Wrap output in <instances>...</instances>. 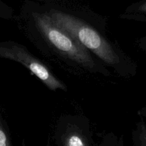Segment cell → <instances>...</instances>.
<instances>
[{
    "mask_svg": "<svg viewBox=\"0 0 146 146\" xmlns=\"http://www.w3.org/2000/svg\"><path fill=\"white\" fill-rule=\"evenodd\" d=\"M15 16L12 7L0 0V18L7 20H14Z\"/></svg>",
    "mask_w": 146,
    "mask_h": 146,
    "instance_id": "ba28073f",
    "label": "cell"
},
{
    "mask_svg": "<svg viewBox=\"0 0 146 146\" xmlns=\"http://www.w3.org/2000/svg\"><path fill=\"white\" fill-rule=\"evenodd\" d=\"M139 121L132 134L133 141L135 146H146V123L145 107H143L138 113Z\"/></svg>",
    "mask_w": 146,
    "mask_h": 146,
    "instance_id": "8992f818",
    "label": "cell"
},
{
    "mask_svg": "<svg viewBox=\"0 0 146 146\" xmlns=\"http://www.w3.org/2000/svg\"><path fill=\"white\" fill-rule=\"evenodd\" d=\"M14 20L28 41L60 68L74 75L113 76L98 58L56 25L36 0H25Z\"/></svg>",
    "mask_w": 146,
    "mask_h": 146,
    "instance_id": "6da1fadb",
    "label": "cell"
},
{
    "mask_svg": "<svg viewBox=\"0 0 146 146\" xmlns=\"http://www.w3.org/2000/svg\"><path fill=\"white\" fill-rule=\"evenodd\" d=\"M0 58L19 63L52 91H67L68 88L43 61L25 46L14 41H0Z\"/></svg>",
    "mask_w": 146,
    "mask_h": 146,
    "instance_id": "3957f363",
    "label": "cell"
},
{
    "mask_svg": "<svg viewBox=\"0 0 146 146\" xmlns=\"http://www.w3.org/2000/svg\"><path fill=\"white\" fill-rule=\"evenodd\" d=\"M119 18L146 22V0H141L130 5L119 16Z\"/></svg>",
    "mask_w": 146,
    "mask_h": 146,
    "instance_id": "5b68a950",
    "label": "cell"
},
{
    "mask_svg": "<svg viewBox=\"0 0 146 146\" xmlns=\"http://www.w3.org/2000/svg\"><path fill=\"white\" fill-rule=\"evenodd\" d=\"M0 146H12L9 127L0 112Z\"/></svg>",
    "mask_w": 146,
    "mask_h": 146,
    "instance_id": "52a82bcc",
    "label": "cell"
},
{
    "mask_svg": "<svg viewBox=\"0 0 146 146\" xmlns=\"http://www.w3.org/2000/svg\"><path fill=\"white\" fill-rule=\"evenodd\" d=\"M58 146H93V132L90 121L81 115L67 114L60 117L54 129Z\"/></svg>",
    "mask_w": 146,
    "mask_h": 146,
    "instance_id": "277c9868",
    "label": "cell"
},
{
    "mask_svg": "<svg viewBox=\"0 0 146 146\" xmlns=\"http://www.w3.org/2000/svg\"><path fill=\"white\" fill-rule=\"evenodd\" d=\"M60 28L74 37L113 74L129 79L137 64L107 34V19L82 0H36Z\"/></svg>",
    "mask_w": 146,
    "mask_h": 146,
    "instance_id": "7a4b0ae2",
    "label": "cell"
},
{
    "mask_svg": "<svg viewBox=\"0 0 146 146\" xmlns=\"http://www.w3.org/2000/svg\"><path fill=\"white\" fill-rule=\"evenodd\" d=\"M118 138L113 133H109L103 138L100 146H117Z\"/></svg>",
    "mask_w": 146,
    "mask_h": 146,
    "instance_id": "9c48e42d",
    "label": "cell"
}]
</instances>
